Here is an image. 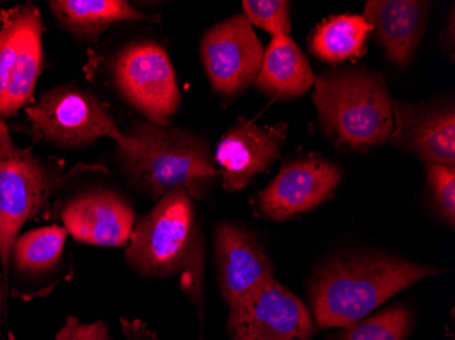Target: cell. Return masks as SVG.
<instances>
[{
    "label": "cell",
    "mask_w": 455,
    "mask_h": 340,
    "mask_svg": "<svg viewBox=\"0 0 455 340\" xmlns=\"http://www.w3.org/2000/svg\"><path fill=\"white\" fill-rule=\"evenodd\" d=\"M123 135L115 162L126 183L150 201L176 188L204 201L219 178L211 143L190 130L134 120Z\"/></svg>",
    "instance_id": "obj_1"
},
{
    "label": "cell",
    "mask_w": 455,
    "mask_h": 340,
    "mask_svg": "<svg viewBox=\"0 0 455 340\" xmlns=\"http://www.w3.org/2000/svg\"><path fill=\"white\" fill-rule=\"evenodd\" d=\"M444 268L379 252L347 253L327 260L309 281V304L321 328H347L401 291Z\"/></svg>",
    "instance_id": "obj_2"
},
{
    "label": "cell",
    "mask_w": 455,
    "mask_h": 340,
    "mask_svg": "<svg viewBox=\"0 0 455 340\" xmlns=\"http://www.w3.org/2000/svg\"><path fill=\"white\" fill-rule=\"evenodd\" d=\"M124 260L148 280L178 276L181 291L198 313L202 332L206 245L194 201L186 189L165 194L147 216L138 219Z\"/></svg>",
    "instance_id": "obj_3"
},
{
    "label": "cell",
    "mask_w": 455,
    "mask_h": 340,
    "mask_svg": "<svg viewBox=\"0 0 455 340\" xmlns=\"http://www.w3.org/2000/svg\"><path fill=\"white\" fill-rule=\"evenodd\" d=\"M101 172L100 166L68 168L65 160L41 157L33 147H20L9 124L0 120V271L7 285L10 255L20 229L29 221H50L59 189L81 172Z\"/></svg>",
    "instance_id": "obj_4"
},
{
    "label": "cell",
    "mask_w": 455,
    "mask_h": 340,
    "mask_svg": "<svg viewBox=\"0 0 455 340\" xmlns=\"http://www.w3.org/2000/svg\"><path fill=\"white\" fill-rule=\"evenodd\" d=\"M314 84L319 124L336 145L364 152L388 142L393 97L385 74L363 66L339 68L319 74Z\"/></svg>",
    "instance_id": "obj_5"
},
{
    "label": "cell",
    "mask_w": 455,
    "mask_h": 340,
    "mask_svg": "<svg viewBox=\"0 0 455 340\" xmlns=\"http://www.w3.org/2000/svg\"><path fill=\"white\" fill-rule=\"evenodd\" d=\"M9 124V123H7ZM35 143L65 150H84L108 138L124 139L122 130L101 99L81 84L61 83L43 91L24 111V120L9 124Z\"/></svg>",
    "instance_id": "obj_6"
},
{
    "label": "cell",
    "mask_w": 455,
    "mask_h": 340,
    "mask_svg": "<svg viewBox=\"0 0 455 340\" xmlns=\"http://www.w3.org/2000/svg\"><path fill=\"white\" fill-rule=\"evenodd\" d=\"M109 88L132 111L158 127H170L180 108L175 68L164 45L135 40L102 60Z\"/></svg>",
    "instance_id": "obj_7"
},
{
    "label": "cell",
    "mask_w": 455,
    "mask_h": 340,
    "mask_svg": "<svg viewBox=\"0 0 455 340\" xmlns=\"http://www.w3.org/2000/svg\"><path fill=\"white\" fill-rule=\"evenodd\" d=\"M44 65V24L28 2L0 12V120L14 119L36 99Z\"/></svg>",
    "instance_id": "obj_8"
},
{
    "label": "cell",
    "mask_w": 455,
    "mask_h": 340,
    "mask_svg": "<svg viewBox=\"0 0 455 340\" xmlns=\"http://www.w3.org/2000/svg\"><path fill=\"white\" fill-rule=\"evenodd\" d=\"M199 53L212 89L234 99L254 84L265 48L247 18L236 14L204 33Z\"/></svg>",
    "instance_id": "obj_9"
},
{
    "label": "cell",
    "mask_w": 455,
    "mask_h": 340,
    "mask_svg": "<svg viewBox=\"0 0 455 340\" xmlns=\"http://www.w3.org/2000/svg\"><path fill=\"white\" fill-rule=\"evenodd\" d=\"M68 237L65 227L58 224L36 227L17 237L10 255L7 278L12 298H44L73 278V263L66 252Z\"/></svg>",
    "instance_id": "obj_10"
},
{
    "label": "cell",
    "mask_w": 455,
    "mask_h": 340,
    "mask_svg": "<svg viewBox=\"0 0 455 340\" xmlns=\"http://www.w3.org/2000/svg\"><path fill=\"white\" fill-rule=\"evenodd\" d=\"M61 226L81 244L127 247L135 224L134 207L114 186H92L55 204Z\"/></svg>",
    "instance_id": "obj_11"
},
{
    "label": "cell",
    "mask_w": 455,
    "mask_h": 340,
    "mask_svg": "<svg viewBox=\"0 0 455 340\" xmlns=\"http://www.w3.org/2000/svg\"><path fill=\"white\" fill-rule=\"evenodd\" d=\"M227 331L231 340H311L316 328L307 306L273 280L229 309Z\"/></svg>",
    "instance_id": "obj_12"
},
{
    "label": "cell",
    "mask_w": 455,
    "mask_h": 340,
    "mask_svg": "<svg viewBox=\"0 0 455 340\" xmlns=\"http://www.w3.org/2000/svg\"><path fill=\"white\" fill-rule=\"evenodd\" d=\"M341 180V168L333 161L314 153L293 158L255 196V210L263 218L288 221L323 204Z\"/></svg>",
    "instance_id": "obj_13"
},
{
    "label": "cell",
    "mask_w": 455,
    "mask_h": 340,
    "mask_svg": "<svg viewBox=\"0 0 455 340\" xmlns=\"http://www.w3.org/2000/svg\"><path fill=\"white\" fill-rule=\"evenodd\" d=\"M217 285L228 308L240 305L275 280V267L257 234L242 225L224 221L213 233Z\"/></svg>",
    "instance_id": "obj_14"
},
{
    "label": "cell",
    "mask_w": 455,
    "mask_h": 340,
    "mask_svg": "<svg viewBox=\"0 0 455 340\" xmlns=\"http://www.w3.org/2000/svg\"><path fill=\"white\" fill-rule=\"evenodd\" d=\"M286 134L285 122L258 125L251 120H237L222 135L213 154L219 178L228 193L244 191L265 173L281 157Z\"/></svg>",
    "instance_id": "obj_15"
},
{
    "label": "cell",
    "mask_w": 455,
    "mask_h": 340,
    "mask_svg": "<svg viewBox=\"0 0 455 340\" xmlns=\"http://www.w3.org/2000/svg\"><path fill=\"white\" fill-rule=\"evenodd\" d=\"M388 142L424 163L455 166L454 104L393 99V131Z\"/></svg>",
    "instance_id": "obj_16"
},
{
    "label": "cell",
    "mask_w": 455,
    "mask_h": 340,
    "mask_svg": "<svg viewBox=\"0 0 455 340\" xmlns=\"http://www.w3.org/2000/svg\"><path fill=\"white\" fill-rule=\"evenodd\" d=\"M363 18L379 41L388 61L403 67L418 52L429 20L423 0H368Z\"/></svg>",
    "instance_id": "obj_17"
},
{
    "label": "cell",
    "mask_w": 455,
    "mask_h": 340,
    "mask_svg": "<svg viewBox=\"0 0 455 340\" xmlns=\"http://www.w3.org/2000/svg\"><path fill=\"white\" fill-rule=\"evenodd\" d=\"M48 7L59 27L84 44L122 22H161L158 15L145 14L126 0H50Z\"/></svg>",
    "instance_id": "obj_18"
},
{
    "label": "cell",
    "mask_w": 455,
    "mask_h": 340,
    "mask_svg": "<svg viewBox=\"0 0 455 340\" xmlns=\"http://www.w3.org/2000/svg\"><path fill=\"white\" fill-rule=\"evenodd\" d=\"M314 82L315 74L308 59L291 36L272 37L263 53L255 89L273 99H293L306 94Z\"/></svg>",
    "instance_id": "obj_19"
},
{
    "label": "cell",
    "mask_w": 455,
    "mask_h": 340,
    "mask_svg": "<svg viewBox=\"0 0 455 340\" xmlns=\"http://www.w3.org/2000/svg\"><path fill=\"white\" fill-rule=\"evenodd\" d=\"M372 28L363 15L344 14L326 18L309 37V51L330 65L359 58Z\"/></svg>",
    "instance_id": "obj_20"
},
{
    "label": "cell",
    "mask_w": 455,
    "mask_h": 340,
    "mask_svg": "<svg viewBox=\"0 0 455 340\" xmlns=\"http://www.w3.org/2000/svg\"><path fill=\"white\" fill-rule=\"evenodd\" d=\"M411 326L413 313L411 309L395 305L342 328L344 331L336 340H406Z\"/></svg>",
    "instance_id": "obj_21"
},
{
    "label": "cell",
    "mask_w": 455,
    "mask_h": 340,
    "mask_svg": "<svg viewBox=\"0 0 455 340\" xmlns=\"http://www.w3.org/2000/svg\"><path fill=\"white\" fill-rule=\"evenodd\" d=\"M242 9L252 28H260L272 37L291 36V4L286 0H243Z\"/></svg>",
    "instance_id": "obj_22"
},
{
    "label": "cell",
    "mask_w": 455,
    "mask_h": 340,
    "mask_svg": "<svg viewBox=\"0 0 455 340\" xmlns=\"http://www.w3.org/2000/svg\"><path fill=\"white\" fill-rule=\"evenodd\" d=\"M427 184L432 202L446 224H455V166L426 163Z\"/></svg>",
    "instance_id": "obj_23"
},
{
    "label": "cell",
    "mask_w": 455,
    "mask_h": 340,
    "mask_svg": "<svg viewBox=\"0 0 455 340\" xmlns=\"http://www.w3.org/2000/svg\"><path fill=\"white\" fill-rule=\"evenodd\" d=\"M55 340H114L108 327L102 320L82 323L78 317L68 316L56 332Z\"/></svg>",
    "instance_id": "obj_24"
},
{
    "label": "cell",
    "mask_w": 455,
    "mask_h": 340,
    "mask_svg": "<svg viewBox=\"0 0 455 340\" xmlns=\"http://www.w3.org/2000/svg\"><path fill=\"white\" fill-rule=\"evenodd\" d=\"M123 340H161L140 319L120 317Z\"/></svg>",
    "instance_id": "obj_25"
},
{
    "label": "cell",
    "mask_w": 455,
    "mask_h": 340,
    "mask_svg": "<svg viewBox=\"0 0 455 340\" xmlns=\"http://www.w3.org/2000/svg\"><path fill=\"white\" fill-rule=\"evenodd\" d=\"M7 294H9V289H7L6 282H4V273L0 271V329H2V324H4V303H6ZM0 340H7L2 337L0 334Z\"/></svg>",
    "instance_id": "obj_26"
},
{
    "label": "cell",
    "mask_w": 455,
    "mask_h": 340,
    "mask_svg": "<svg viewBox=\"0 0 455 340\" xmlns=\"http://www.w3.org/2000/svg\"><path fill=\"white\" fill-rule=\"evenodd\" d=\"M7 340H17V337L12 332H7Z\"/></svg>",
    "instance_id": "obj_27"
},
{
    "label": "cell",
    "mask_w": 455,
    "mask_h": 340,
    "mask_svg": "<svg viewBox=\"0 0 455 340\" xmlns=\"http://www.w3.org/2000/svg\"></svg>",
    "instance_id": "obj_28"
}]
</instances>
